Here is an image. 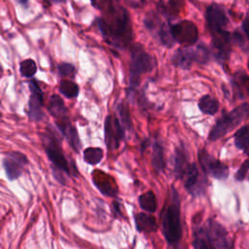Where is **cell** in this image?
Returning <instances> with one entry per match:
<instances>
[{"label": "cell", "mask_w": 249, "mask_h": 249, "mask_svg": "<svg viewBox=\"0 0 249 249\" xmlns=\"http://www.w3.org/2000/svg\"><path fill=\"white\" fill-rule=\"evenodd\" d=\"M98 27L105 41L116 47L125 48L132 39V25L127 11L120 4L110 2L104 17L98 19Z\"/></svg>", "instance_id": "obj_1"}, {"label": "cell", "mask_w": 249, "mask_h": 249, "mask_svg": "<svg viewBox=\"0 0 249 249\" xmlns=\"http://www.w3.org/2000/svg\"><path fill=\"white\" fill-rule=\"evenodd\" d=\"M163 235L171 246H177L182 238V224L180 212V197L175 190L171 188L168 201L161 213Z\"/></svg>", "instance_id": "obj_2"}, {"label": "cell", "mask_w": 249, "mask_h": 249, "mask_svg": "<svg viewBox=\"0 0 249 249\" xmlns=\"http://www.w3.org/2000/svg\"><path fill=\"white\" fill-rule=\"evenodd\" d=\"M41 139L47 157L54 167L53 171L56 180H58L61 184H65L64 174L70 176L72 173H75V171L72 169V166L74 167V165L69 163L63 153L59 138L49 127L44 133L41 134Z\"/></svg>", "instance_id": "obj_3"}, {"label": "cell", "mask_w": 249, "mask_h": 249, "mask_svg": "<svg viewBox=\"0 0 249 249\" xmlns=\"http://www.w3.org/2000/svg\"><path fill=\"white\" fill-rule=\"evenodd\" d=\"M156 66V59L140 44L132 45L129 62V91H134L139 86L143 74L151 72Z\"/></svg>", "instance_id": "obj_4"}, {"label": "cell", "mask_w": 249, "mask_h": 249, "mask_svg": "<svg viewBox=\"0 0 249 249\" xmlns=\"http://www.w3.org/2000/svg\"><path fill=\"white\" fill-rule=\"evenodd\" d=\"M249 117V103H242L217 120L208 134L210 141H216L224 137Z\"/></svg>", "instance_id": "obj_5"}, {"label": "cell", "mask_w": 249, "mask_h": 249, "mask_svg": "<svg viewBox=\"0 0 249 249\" xmlns=\"http://www.w3.org/2000/svg\"><path fill=\"white\" fill-rule=\"evenodd\" d=\"M210 59V51L202 44L182 47L173 53L172 63L182 69H190L194 63L206 64Z\"/></svg>", "instance_id": "obj_6"}, {"label": "cell", "mask_w": 249, "mask_h": 249, "mask_svg": "<svg viewBox=\"0 0 249 249\" xmlns=\"http://www.w3.org/2000/svg\"><path fill=\"white\" fill-rule=\"evenodd\" d=\"M181 178L186 190L193 196H199L205 193L207 186L206 178L199 172L195 162L188 164Z\"/></svg>", "instance_id": "obj_7"}, {"label": "cell", "mask_w": 249, "mask_h": 249, "mask_svg": "<svg viewBox=\"0 0 249 249\" xmlns=\"http://www.w3.org/2000/svg\"><path fill=\"white\" fill-rule=\"evenodd\" d=\"M104 136L106 146L111 151L118 149L121 142L124 139L125 128L123 126L117 116L108 115L105 118Z\"/></svg>", "instance_id": "obj_8"}, {"label": "cell", "mask_w": 249, "mask_h": 249, "mask_svg": "<svg viewBox=\"0 0 249 249\" xmlns=\"http://www.w3.org/2000/svg\"><path fill=\"white\" fill-rule=\"evenodd\" d=\"M171 34L175 43L185 45V47L195 45L198 38L196 25L187 19L171 24Z\"/></svg>", "instance_id": "obj_9"}, {"label": "cell", "mask_w": 249, "mask_h": 249, "mask_svg": "<svg viewBox=\"0 0 249 249\" xmlns=\"http://www.w3.org/2000/svg\"><path fill=\"white\" fill-rule=\"evenodd\" d=\"M198 161L204 174L220 180L226 179L229 175V167L204 149L198 152Z\"/></svg>", "instance_id": "obj_10"}, {"label": "cell", "mask_w": 249, "mask_h": 249, "mask_svg": "<svg viewBox=\"0 0 249 249\" xmlns=\"http://www.w3.org/2000/svg\"><path fill=\"white\" fill-rule=\"evenodd\" d=\"M205 18L211 35L225 31L227 25L229 24V17L226 9L217 3H212L207 7Z\"/></svg>", "instance_id": "obj_11"}, {"label": "cell", "mask_w": 249, "mask_h": 249, "mask_svg": "<svg viewBox=\"0 0 249 249\" xmlns=\"http://www.w3.org/2000/svg\"><path fill=\"white\" fill-rule=\"evenodd\" d=\"M28 164V159L20 152L13 151L6 154L3 159V167L9 180L20 177Z\"/></svg>", "instance_id": "obj_12"}, {"label": "cell", "mask_w": 249, "mask_h": 249, "mask_svg": "<svg viewBox=\"0 0 249 249\" xmlns=\"http://www.w3.org/2000/svg\"><path fill=\"white\" fill-rule=\"evenodd\" d=\"M30 89V97L28 100V110L27 115L30 121L39 122L45 117L43 107V91L40 89L36 80H31L28 83Z\"/></svg>", "instance_id": "obj_13"}, {"label": "cell", "mask_w": 249, "mask_h": 249, "mask_svg": "<svg viewBox=\"0 0 249 249\" xmlns=\"http://www.w3.org/2000/svg\"><path fill=\"white\" fill-rule=\"evenodd\" d=\"M203 228L216 249H231L230 235L220 223L213 219H208Z\"/></svg>", "instance_id": "obj_14"}, {"label": "cell", "mask_w": 249, "mask_h": 249, "mask_svg": "<svg viewBox=\"0 0 249 249\" xmlns=\"http://www.w3.org/2000/svg\"><path fill=\"white\" fill-rule=\"evenodd\" d=\"M55 125L62 134V136L65 138L69 146L76 152L79 153L82 148V143L78 134V131L76 127L71 123L68 116L63 117L61 119H58L55 121Z\"/></svg>", "instance_id": "obj_15"}, {"label": "cell", "mask_w": 249, "mask_h": 249, "mask_svg": "<svg viewBox=\"0 0 249 249\" xmlns=\"http://www.w3.org/2000/svg\"><path fill=\"white\" fill-rule=\"evenodd\" d=\"M93 183L104 196L112 197L117 196L118 187L107 174L103 172H96L93 175Z\"/></svg>", "instance_id": "obj_16"}, {"label": "cell", "mask_w": 249, "mask_h": 249, "mask_svg": "<svg viewBox=\"0 0 249 249\" xmlns=\"http://www.w3.org/2000/svg\"><path fill=\"white\" fill-rule=\"evenodd\" d=\"M47 108H48L49 113L53 118H55L56 120L68 116L67 115V109H66V106L64 104V101L57 94L51 95Z\"/></svg>", "instance_id": "obj_17"}, {"label": "cell", "mask_w": 249, "mask_h": 249, "mask_svg": "<svg viewBox=\"0 0 249 249\" xmlns=\"http://www.w3.org/2000/svg\"><path fill=\"white\" fill-rule=\"evenodd\" d=\"M193 246L195 249H216L208 237L203 226L196 227L193 234Z\"/></svg>", "instance_id": "obj_18"}, {"label": "cell", "mask_w": 249, "mask_h": 249, "mask_svg": "<svg viewBox=\"0 0 249 249\" xmlns=\"http://www.w3.org/2000/svg\"><path fill=\"white\" fill-rule=\"evenodd\" d=\"M135 225L139 231L154 232L158 230L156 219L146 213H138L135 215Z\"/></svg>", "instance_id": "obj_19"}, {"label": "cell", "mask_w": 249, "mask_h": 249, "mask_svg": "<svg viewBox=\"0 0 249 249\" xmlns=\"http://www.w3.org/2000/svg\"><path fill=\"white\" fill-rule=\"evenodd\" d=\"M189 162L187 159V155L185 152L184 147L181 145L176 148L174 156H173V166H174V172L177 175V177L181 178L183 172L187 168Z\"/></svg>", "instance_id": "obj_20"}, {"label": "cell", "mask_w": 249, "mask_h": 249, "mask_svg": "<svg viewBox=\"0 0 249 249\" xmlns=\"http://www.w3.org/2000/svg\"><path fill=\"white\" fill-rule=\"evenodd\" d=\"M198 109L203 114L213 116L219 110V101L215 97L209 94H205L198 100Z\"/></svg>", "instance_id": "obj_21"}, {"label": "cell", "mask_w": 249, "mask_h": 249, "mask_svg": "<svg viewBox=\"0 0 249 249\" xmlns=\"http://www.w3.org/2000/svg\"><path fill=\"white\" fill-rule=\"evenodd\" d=\"M152 164L157 172H161L165 167L164 162V152L163 147L159 141H155L153 144L152 153Z\"/></svg>", "instance_id": "obj_22"}, {"label": "cell", "mask_w": 249, "mask_h": 249, "mask_svg": "<svg viewBox=\"0 0 249 249\" xmlns=\"http://www.w3.org/2000/svg\"><path fill=\"white\" fill-rule=\"evenodd\" d=\"M234 144L237 149L248 152L249 151V124L242 125L234 133Z\"/></svg>", "instance_id": "obj_23"}, {"label": "cell", "mask_w": 249, "mask_h": 249, "mask_svg": "<svg viewBox=\"0 0 249 249\" xmlns=\"http://www.w3.org/2000/svg\"><path fill=\"white\" fill-rule=\"evenodd\" d=\"M138 201H139V206L141 207V209H143L149 213H153L157 210V207H158L157 198H156L154 192H152V191H148V192L144 193L143 195H141L138 197Z\"/></svg>", "instance_id": "obj_24"}, {"label": "cell", "mask_w": 249, "mask_h": 249, "mask_svg": "<svg viewBox=\"0 0 249 249\" xmlns=\"http://www.w3.org/2000/svg\"><path fill=\"white\" fill-rule=\"evenodd\" d=\"M59 92L67 98L77 97L79 94V86L71 80H61L59 83Z\"/></svg>", "instance_id": "obj_25"}, {"label": "cell", "mask_w": 249, "mask_h": 249, "mask_svg": "<svg viewBox=\"0 0 249 249\" xmlns=\"http://www.w3.org/2000/svg\"><path fill=\"white\" fill-rule=\"evenodd\" d=\"M117 114L118 119L120 120L123 126L125 128V130H130L132 127V122L129 110L127 108V105L124 102H120L117 105Z\"/></svg>", "instance_id": "obj_26"}, {"label": "cell", "mask_w": 249, "mask_h": 249, "mask_svg": "<svg viewBox=\"0 0 249 249\" xmlns=\"http://www.w3.org/2000/svg\"><path fill=\"white\" fill-rule=\"evenodd\" d=\"M103 158V150L98 147H89L84 151V160L89 164H97Z\"/></svg>", "instance_id": "obj_27"}, {"label": "cell", "mask_w": 249, "mask_h": 249, "mask_svg": "<svg viewBox=\"0 0 249 249\" xmlns=\"http://www.w3.org/2000/svg\"><path fill=\"white\" fill-rule=\"evenodd\" d=\"M19 72L21 76L25 78H31L37 72L36 62L31 58H26L21 60L19 63Z\"/></svg>", "instance_id": "obj_28"}, {"label": "cell", "mask_w": 249, "mask_h": 249, "mask_svg": "<svg viewBox=\"0 0 249 249\" xmlns=\"http://www.w3.org/2000/svg\"><path fill=\"white\" fill-rule=\"evenodd\" d=\"M57 71L58 74L62 77H74L75 76V67L73 64L71 63H67V62H62L57 66Z\"/></svg>", "instance_id": "obj_29"}, {"label": "cell", "mask_w": 249, "mask_h": 249, "mask_svg": "<svg viewBox=\"0 0 249 249\" xmlns=\"http://www.w3.org/2000/svg\"><path fill=\"white\" fill-rule=\"evenodd\" d=\"M249 171V160H245L241 165L240 167L238 168L236 174H235V178L236 180L238 181H242L244 178H245V175L246 173Z\"/></svg>", "instance_id": "obj_30"}, {"label": "cell", "mask_w": 249, "mask_h": 249, "mask_svg": "<svg viewBox=\"0 0 249 249\" xmlns=\"http://www.w3.org/2000/svg\"><path fill=\"white\" fill-rule=\"evenodd\" d=\"M242 29L247 37V39L249 40V16H247L244 20L242 21Z\"/></svg>", "instance_id": "obj_31"}, {"label": "cell", "mask_w": 249, "mask_h": 249, "mask_svg": "<svg viewBox=\"0 0 249 249\" xmlns=\"http://www.w3.org/2000/svg\"><path fill=\"white\" fill-rule=\"evenodd\" d=\"M167 1H168V5L171 7V13H172L173 9L178 10L179 5H181L184 0H167Z\"/></svg>", "instance_id": "obj_32"}, {"label": "cell", "mask_w": 249, "mask_h": 249, "mask_svg": "<svg viewBox=\"0 0 249 249\" xmlns=\"http://www.w3.org/2000/svg\"><path fill=\"white\" fill-rule=\"evenodd\" d=\"M52 1L53 3H55V4H58V3H64L66 0H50Z\"/></svg>", "instance_id": "obj_33"}, {"label": "cell", "mask_w": 249, "mask_h": 249, "mask_svg": "<svg viewBox=\"0 0 249 249\" xmlns=\"http://www.w3.org/2000/svg\"><path fill=\"white\" fill-rule=\"evenodd\" d=\"M19 3L22 5H26L28 3V0H19Z\"/></svg>", "instance_id": "obj_34"}, {"label": "cell", "mask_w": 249, "mask_h": 249, "mask_svg": "<svg viewBox=\"0 0 249 249\" xmlns=\"http://www.w3.org/2000/svg\"><path fill=\"white\" fill-rule=\"evenodd\" d=\"M248 180H249V173H248Z\"/></svg>", "instance_id": "obj_35"}]
</instances>
